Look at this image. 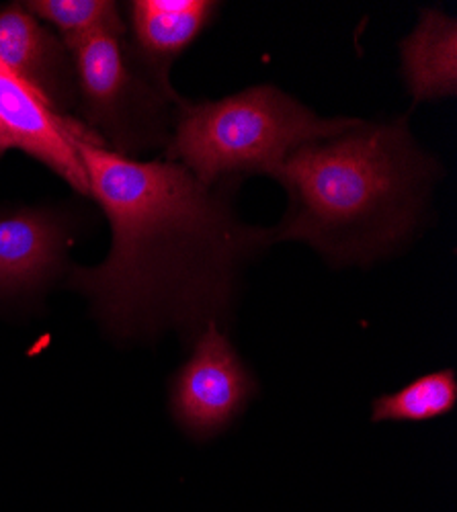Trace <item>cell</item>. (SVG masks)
Returning <instances> with one entry per match:
<instances>
[{
	"instance_id": "obj_1",
	"label": "cell",
	"mask_w": 457,
	"mask_h": 512,
	"mask_svg": "<svg viewBox=\"0 0 457 512\" xmlns=\"http://www.w3.org/2000/svg\"><path fill=\"white\" fill-rule=\"evenodd\" d=\"M74 148L113 232L107 259L70 277L101 324L119 338L177 330L193 343L226 320L240 271L273 244L271 230L244 224L226 191L179 162L132 160L89 140Z\"/></svg>"
},
{
	"instance_id": "obj_2",
	"label": "cell",
	"mask_w": 457,
	"mask_h": 512,
	"mask_svg": "<svg viewBox=\"0 0 457 512\" xmlns=\"http://www.w3.org/2000/svg\"><path fill=\"white\" fill-rule=\"evenodd\" d=\"M437 177V164L414 142L406 119L361 121L283 162L275 179L289 207L271 242L298 240L332 265H367L410 238Z\"/></svg>"
},
{
	"instance_id": "obj_3",
	"label": "cell",
	"mask_w": 457,
	"mask_h": 512,
	"mask_svg": "<svg viewBox=\"0 0 457 512\" xmlns=\"http://www.w3.org/2000/svg\"><path fill=\"white\" fill-rule=\"evenodd\" d=\"M361 119H326L275 87H255L222 101L179 105L169 160L203 185L263 173L275 177L296 150L337 138Z\"/></svg>"
},
{
	"instance_id": "obj_4",
	"label": "cell",
	"mask_w": 457,
	"mask_h": 512,
	"mask_svg": "<svg viewBox=\"0 0 457 512\" xmlns=\"http://www.w3.org/2000/svg\"><path fill=\"white\" fill-rule=\"evenodd\" d=\"M257 392V381L236 349L210 322L195 336L193 353L171 383V412L181 431L203 441L224 433Z\"/></svg>"
},
{
	"instance_id": "obj_5",
	"label": "cell",
	"mask_w": 457,
	"mask_h": 512,
	"mask_svg": "<svg viewBox=\"0 0 457 512\" xmlns=\"http://www.w3.org/2000/svg\"><path fill=\"white\" fill-rule=\"evenodd\" d=\"M0 123L9 134L13 148H21L41 160L76 191L89 195V179L74 144L78 140L99 142L97 134L54 111L3 62H0Z\"/></svg>"
},
{
	"instance_id": "obj_6",
	"label": "cell",
	"mask_w": 457,
	"mask_h": 512,
	"mask_svg": "<svg viewBox=\"0 0 457 512\" xmlns=\"http://www.w3.org/2000/svg\"><path fill=\"white\" fill-rule=\"evenodd\" d=\"M64 234L44 213L23 211L0 218V297L44 285L58 269Z\"/></svg>"
},
{
	"instance_id": "obj_7",
	"label": "cell",
	"mask_w": 457,
	"mask_h": 512,
	"mask_svg": "<svg viewBox=\"0 0 457 512\" xmlns=\"http://www.w3.org/2000/svg\"><path fill=\"white\" fill-rule=\"evenodd\" d=\"M74 54L76 78L87 111L93 121L117 130L134 99V76L121 50V37L115 33H97L68 46Z\"/></svg>"
},
{
	"instance_id": "obj_8",
	"label": "cell",
	"mask_w": 457,
	"mask_h": 512,
	"mask_svg": "<svg viewBox=\"0 0 457 512\" xmlns=\"http://www.w3.org/2000/svg\"><path fill=\"white\" fill-rule=\"evenodd\" d=\"M402 72L414 103L453 97L457 93V23L427 9L402 41Z\"/></svg>"
},
{
	"instance_id": "obj_9",
	"label": "cell",
	"mask_w": 457,
	"mask_h": 512,
	"mask_svg": "<svg viewBox=\"0 0 457 512\" xmlns=\"http://www.w3.org/2000/svg\"><path fill=\"white\" fill-rule=\"evenodd\" d=\"M62 56L58 41L27 9L0 11V62L54 111H58V101L64 95Z\"/></svg>"
},
{
	"instance_id": "obj_10",
	"label": "cell",
	"mask_w": 457,
	"mask_h": 512,
	"mask_svg": "<svg viewBox=\"0 0 457 512\" xmlns=\"http://www.w3.org/2000/svg\"><path fill=\"white\" fill-rule=\"evenodd\" d=\"M216 3L207 0H138L132 5L134 33L140 48L158 64L160 76L210 23Z\"/></svg>"
},
{
	"instance_id": "obj_11",
	"label": "cell",
	"mask_w": 457,
	"mask_h": 512,
	"mask_svg": "<svg viewBox=\"0 0 457 512\" xmlns=\"http://www.w3.org/2000/svg\"><path fill=\"white\" fill-rule=\"evenodd\" d=\"M457 404V377L453 369L421 375L394 394L373 400V422H425L449 414Z\"/></svg>"
},
{
	"instance_id": "obj_12",
	"label": "cell",
	"mask_w": 457,
	"mask_h": 512,
	"mask_svg": "<svg viewBox=\"0 0 457 512\" xmlns=\"http://www.w3.org/2000/svg\"><path fill=\"white\" fill-rule=\"evenodd\" d=\"M27 11L54 25L66 39V46L97 33H123L117 5L109 0H35Z\"/></svg>"
},
{
	"instance_id": "obj_13",
	"label": "cell",
	"mask_w": 457,
	"mask_h": 512,
	"mask_svg": "<svg viewBox=\"0 0 457 512\" xmlns=\"http://www.w3.org/2000/svg\"><path fill=\"white\" fill-rule=\"evenodd\" d=\"M9 148H13V144H11V138H9V134L5 132L3 123H0V154H5Z\"/></svg>"
}]
</instances>
